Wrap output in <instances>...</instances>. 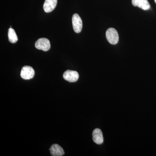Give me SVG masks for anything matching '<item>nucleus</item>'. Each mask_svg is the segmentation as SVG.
I'll return each instance as SVG.
<instances>
[{"instance_id":"f257e3e1","label":"nucleus","mask_w":156,"mask_h":156,"mask_svg":"<svg viewBox=\"0 0 156 156\" xmlns=\"http://www.w3.org/2000/svg\"><path fill=\"white\" fill-rule=\"evenodd\" d=\"M106 37L109 43L111 44H116L119 42V34L114 28H110L107 30L106 32Z\"/></svg>"},{"instance_id":"f03ea898","label":"nucleus","mask_w":156,"mask_h":156,"mask_svg":"<svg viewBox=\"0 0 156 156\" xmlns=\"http://www.w3.org/2000/svg\"><path fill=\"white\" fill-rule=\"evenodd\" d=\"M35 47L38 50L48 51L50 48V43L49 40L45 38L38 39L35 43Z\"/></svg>"},{"instance_id":"7ed1b4c3","label":"nucleus","mask_w":156,"mask_h":156,"mask_svg":"<svg viewBox=\"0 0 156 156\" xmlns=\"http://www.w3.org/2000/svg\"><path fill=\"white\" fill-rule=\"evenodd\" d=\"M72 23L74 30L76 33H80L83 28V22L78 14H75L72 17Z\"/></svg>"},{"instance_id":"20e7f679","label":"nucleus","mask_w":156,"mask_h":156,"mask_svg":"<svg viewBox=\"0 0 156 156\" xmlns=\"http://www.w3.org/2000/svg\"><path fill=\"white\" fill-rule=\"evenodd\" d=\"M34 74L35 71L34 69L27 66H23L20 72V76L24 80H30L34 77Z\"/></svg>"},{"instance_id":"39448f33","label":"nucleus","mask_w":156,"mask_h":156,"mask_svg":"<svg viewBox=\"0 0 156 156\" xmlns=\"http://www.w3.org/2000/svg\"><path fill=\"white\" fill-rule=\"evenodd\" d=\"M63 77L65 80L70 83L76 82L79 78V75L77 72L76 71L67 70L65 72L63 75Z\"/></svg>"},{"instance_id":"423d86ee","label":"nucleus","mask_w":156,"mask_h":156,"mask_svg":"<svg viewBox=\"0 0 156 156\" xmlns=\"http://www.w3.org/2000/svg\"><path fill=\"white\" fill-rule=\"evenodd\" d=\"M132 4L134 7H138L145 11L149 10L151 8L147 0H132Z\"/></svg>"},{"instance_id":"0eeeda50","label":"nucleus","mask_w":156,"mask_h":156,"mask_svg":"<svg viewBox=\"0 0 156 156\" xmlns=\"http://www.w3.org/2000/svg\"><path fill=\"white\" fill-rule=\"evenodd\" d=\"M92 138L94 142L97 144H102L103 142V137L100 129L96 128L92 133Z\"/></svg>"},{"instance_id":"6e6552de","label":"nucleus","mask_w":156,"mask_h":156,"mask_svg":"<svg viewBox=\"0 0 156 156\" xmlns=\"http://www.w3.org/2000/svg\"><path fill=\"white\" fill-rule=\"evenodd\" d=\"M57 0H45L44 4V9L46 13L51 12L56 8Z\"/></svg>"},{"instance_id":"1a4fd4ad","label":"nucleus","mask_w":156,"mask_h":156,"mask_svg":"<svg viewBox=\"0 0 156 156\" xmlns=\"http://www.w3.org/2000/svg\"><path fill=\"white\" fill-rule=\"evenodd\" d=\"M50 154L53 156H62L64 154V151L62 148L57 144H53L50 149Z\"/></svg>"},{"instance_id":"9d476101","label":"nucleus","mask_w":156,"mask_h":156,"mask_svg":"<svg viewBox=\"0 0 156 156\" xmlns=\"http://www.w3.org/2000/svg\"><path fill=\"white\" fill-rule=\"evenodd\" d=\"M8 36H9V41L11 43L14 44V43H16L18 41V38H17L15 30L11 28V27L9 29Z\"/></svg>"},{"instance_id":"9b49d317","label":"nucleus","mask_w":156,"mask_h":156,"mask_svg":"<svg viewBox=\"0 0 156 156\" xmlns=\"http://www.w3.org/2000/svg\"><path fill=\"white\" fill-rule=\"evenodd\" d=\"M154 2H155V3L156 4V0H154Z\"/></svg>"}]
</instances>
